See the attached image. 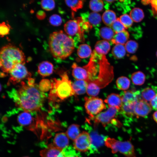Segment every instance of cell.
Returning <instances> with one entry per match:
<instances>
[{"instance_id":"bcb514c9","label":"cell","mask_w":157,"mask_h":157,"mask_svg":"<svg viewBox=\"0 0 157 157\" xmlns=\"http://www.w3.org/2000/svg\"><path fill=\"white\" fill-rule=\"evenodd\" d=\"M36 16L38 19L40 20H42L45 18L46 15L44 11L39 10L37 13Z\"/></svg>"},{"instance_id":"9c48e42d","label":"cell","mask_w":157,"mask_h":157,"mask_svg":"<svg viewBox=\"0 0 157 157\" xmlns=\"http://www.w3.org/2000/svg\"><path fill=\"white\" fill-rule=\"evenodd\" d=\"M92 142L89 133L87 131H83L74 141V149L80 152L87 151L91 148Z\"/></svg>"},{"instance_id":"9a60e30c","label":"cell","mask_w":157,"mask_h":157,"mask_svg":"<svg viewBox=\"0 0 157 157\" xmlns=\"http://www.w3.org/2000/svg\"><path fill=\"white\" fill-rule=\"evenodd\" d=\"M69 138L65 133H60L56 134L53 143L58 148L63 150L67 148L69 144Z\"/></svg>"},{"instance_id":"ffe728a7","label":"cell","mask_w":157,"mask_h":157,"mask_svg":"<svg viewBox=\"0 0 157 157\" xmlns=\"http://www.w3.org/2000/svg\"><path fill=\"white\" fill-rule=\"evenodd\" d=\"M129 37L128 32L126 30L115 33L111 41L113 44L124 45L128 41Z\"/></svg>"},{"instance_id":"d6986e66","label":"cell","mask_w":157,"mask_h":157,"mask_svg":"<svg viewBox=\"0 0 157 157\" xmlns=\"http://www.w3.org/2000/svg\"><path fill=\"white\" fill-rule=\"evenodd\" d=\"M110 46L106 40H102L97 41L94 46V51L99 55H105L109 51Z\"/></svg>"},{"instance_id":"5bb4252c","label":"cell","mask_w":157,"mask_h":157,"mask_svg":"<svg viewBox=\"0 0 157 157\" xmlns=\"http://www.w3.org/2000/svg\"><path fill=\"white\" fill-rule=\"evenodd\" d=\"M139 91L135 90L124 91L120 95L123 104H135L140 99Z\"/></svg>"},{"instance_id":"681fc988","label":"cell","mask_w":157,"mask_h":157,"mask_svg":"<svg viewBox=\"0 0 157 157\" xmlns=\"http://www.w3.org/2000/svg\"></svg>"},{"instance_id":"d590c367","label":"cell","mask_w":157,"mask_h":157,"mask_svg":"<svg viewBox=\"0 0 157 157\" xmlns=\"http://www.w3.org/2000/svg\"><path fill=\"white\" fill-rule=\"evenodd\" d=\"M124 46L126 51L130 53H135L138 47V43L133 40L128 41Z\"/></svg>"},{"instance_id":"1f68e13d","label":"cell","mask_w":157,"mask_h":157,"mask_svg":"<svg viewBox=\"0 0 157 157\" xmlns=\"http://www.w3.org/2000/svg\"><path fill=\"white\" fill-rule=\"evenodd\" d=\"M156 94L154 89L149 87L143 89L141 93L142 99L147 102H150Z\"/></svg>"},{"instance_id":"7a4b0ae2","label":"cell","mask_w":157,"mask_h":157,"mask_svg":"<svg viewBox=\"0 0 157 157\" xmlns=\"http://www.w3.org/2000/svg\"><path fill=\"white\" fill-rule=\"evenodd\" d=\"M99 70L95 79L88 83L86 93L91 97H95L100 90L110 83L114 77L113 67L108 62L105 55L97 54Z\"/></svg>"},{"instance_id":"e575fe53","label":"cell","mask_w":157,"mask_h":157,"mask_svg":"<svg viewBox=\"0 0 157 157\" xmlns=\"http://www.w3.org/2000/svg\"><path fill=\"white\" fill-rule=\"evenodd\" d=\"M89 6L90 9L93 12L101 11L103 9L104 3L101 0H92L90 1Z\"/></svg>"},{"instance_id":"7402d4cb","label":"cell","mask_w":157,"mask_h":157,"mask_svg":"<svg viewBox=\"0 0 157 157\" xmlns=\"http://www.w3.org/2000/svg\"><path fill=\"white\" fill-rule=\"evenodd\" d=\"M116 14L113 11L108 10L103 14L102 19L104 23L108 27H111L113 24L117 19Z\"/></svg>"},{"instance_id":"4316f807","label":"cell","mask_w":157,"mask_h":157,"mask_svg":"<svg viewBox=\"0 0 157 157\" xmlns=\"http://www.w3.org/2000/svg\"><path fill=\"white\" fill-rule=\"evenodd\" d=\"M126 52L124 45L117 44L113 48L112 53L115 58L119 59L123 58L125 56Z\"/></svg>"},{"instance_id":"277c9868","label":"cell","mask_w":157,"mask_h":157,"mask_svg":"<svg viewBox=\"0 0 157 157\" xmlns=\"http://www.w3.org/2000/svg\"><path fill=\"white\" fill-rule=\"evenodd\" d=\"M25 57L22 51L16 46L10 44L1 47L0 51V67L2 76L9 72L17 65L24 64Z\"/></svg>"},{"instance_id":"ab89813d","label":"cell","mask_w":157,"mask_h":157,"mask_svg":"<svg viewBox=\"0 0 157 157\" xmlns=\"http://www.w3.org/2000/svg\"><path fill=\"white\" fill-rule=\"evenodd\" d=\"M111 27L115 33L126 30V29L120 22L118 18L113 24Z\"/></svg>"},{"instance_id":"5b68a950","label":"cell","mask_w":157,"mask_h":157,"mask_svg":"<svg viewBox=\"0 0 157 157\" xmlns=\"http://www.w3.org/2000/svg\"><path fill=\"white\" fill-rule=\"evenodd\" d=\"M60 76L61 79L54 78L51 82L49 98L52 102L63 101L75 94L67 73L65 72Z\"/></svg>"},{"instance_id":"2e32d148","label":"cell","mask_w":157,"mask_h":157,"mask_svg":"<svg viewBox=\"0 0 157 157\" xmlns=\"http://www.w3.org/2000/svg\"><path fill=\"white\" fill-rule=\"evenodd\" d=\"M72 75L76 80H85L87 82L88 74L87 69L84 66L81 67L74 63L72 66Z\"/></svg>"},{"instance_id":"603a6c76","label":"cell","mask_w":157,"mask_h":157,"mask_svg":"<svg viewBox=\"0 0 157 157\" xmlns=\"http://www.w3.org/2000/svg\"><path fill=\"white\" fill-rule=\"evenodd\" d=\"M135 104H123L119 111L124 116L128 118L136 116L134 113V106Z\"/></svg>"},{"instance_id":"4fadbf2b","label":"cell","mask_w":157,"mask_h":157,"mask_svg":"<svg viewBox=\"0 0 157 157\" xmlns=\"http://www.w3.org/2000/svg\"><path fill=\"white\" fill-rule=\"evenodd\" d=\"M40 155L41 157H65L63 150L58 148L53 143L41 151Z\"/></svg>"},{"instance_id":"f546056e","label":"cell","mask_w":157,"mask_h":157,"mask_svg":"<svg viewBox=\"0 0 157 157\" xmlns=\"http://www.w3.org/2000/svg\"><path fill=\"white\" fill-rule=\"evenodd\" d=\"M87 19V21L86 22H88L92 26H94L99 25L101 20V15L97 13L93 12L88 14Z\"/></svg>"},{"instance_id":"e0dca14e","label":"cell","mask_w":157,"mask_h":157,"mask_svg":"<svg viewBox=\"0 0 157 157\" xmlns=\"http://www.w3.org/2000/svg\"><path fill=\"white\" fill-rule=\"evenodd\" d=\"M53 70V64L48 61L41 62L38 66V72L43 77L50 75L52 73Z\"/></svg>"},{"instance_id":"836d02e7","label":"cell","mask_w":157,"mask_h":157,"mask_svg":"<svg viewBox=\"0 0 157 157\" xmlns=\"http://www.w3.org/2000/svg\"><path fill=\"white\" fill-rule=\"evenodd\" d=\"M65 2L72 11L74 12L82 8L83 5V1L82 0H65Z\"/></svg>"},{"instance_id":"83f0119b","label":"cell","mask_w":157,"mask_h":157,"mask_svg":"<svg viewBox=\"0 0 157 157\" xmlns=\"http://www.w3.org/2000/svg\"><path fill=\"white\" fill-rule=\"evenodd\" d=\"M99 33L100 37L106 41L111 40L115 34L111 28L108 27L101 28Z\"/></svg>"},{"instance_id":"8fae6325","label":"cell","mask_w":157,"mask_h":157,"mask_svg":"<svg viewBox=\"0 0 157 157\" xmlns=\"http://www.w3.org/2000/svg\"><path fill=\"white\" fill-rule=\"evenodd\" d=\"M119 110L116 108L109 107L106 111L101 113L91 118L93 119L94 123H100L105 126L115 120L114 117Z\"/></svg>"},{"instance_id":"d4e9b609","label":"cell","mask_w":157,"mask_h":157,"mask_svg":"<svg viewBox=\"0 0 157 157\" xmlns=\"http://www.w3.org/2000/svg\"><path fill=\"white\" fill-rule=\"evenodd\" d=\"M78 56L81 58H86L92 54L90 46L87 44H82L78 47L77 51Z\"/></svg>"},{"instance_id":"ac0fdd59","label":"cell","mask_w":157,"mask_h":157,"mask_svg":"<svg viewBox=\"0 0 157 157\" xmlns=\"http://www.w3.org/2000/svg\"><path fill=\"white\" fill-rule=\"evenodd\" d=\"M104 101L109 107H115L119 110L123 104L120 95L115 93H112L109 95Z\"/></svg>"},{"instance_id":"b9f144b4","label":"cell","mask_w":157,"mask_h":157,"mask_svg":"<svg viewBox=\"0 0 157 157\" xmlns=\"http://www.w3.org/2000/svg\"><path fill=\"white\" fill-rule=\"evenodd\" d=\"M10 26L5 22H3L0 24V35L1 37L8 34L10 32Z\"/></svg>"},{"instance_id":"8992f818","label":"cell","mask_w":157,"mask_h":157,"mask_svg":"<svg viewBox=\"0 0 157 157\" xmlns=\"http://www.w3.org/2000/svg\"><path fill=\"white\" fill-rule=\"evenodd\" d=\"M105 143L113 153L119 152L126 157H136L134 146L129 141H122L108 138L105 140Z\"/></svg>"},{"instance_id":"ba28073f","label":"cell","mask_w":157,"mask_h":157,"mask_svg":"<svg viewBox=\"0 0 157 157\" xmlns=\"http://www.w3.org/2000/svg\"><path fill=\"white\" fill-rule=\"evenodd\" d=\"M83 20L81 17L67 21L64 24V30L66 33L70 36L78 35L83 40V33L85 31L83 27Z\"/></svg>"},{"instance_id":"4dcf8cb0","label":"cell","mask_w":157,"mask_h":157,"mask_svg":"<svg viewBox=\"0 0 157 157\" xmlns=\"http://www.w3.org/2000/svg\"><path fill=\"white\" fill-rule=\"evenodd\" d=\"M131 79L135 85H142L145 81V76L142 72L138 71L133 73L131 76Z\"/></svg>"},{"instance_id":"74e56055","label":"cell","mask_w":157,"mask_h":157,"mask_svg":"<svg viewBox=\"0 0 157 157\" xmlns=\"http://www.w3.org/2000/svg\"><path fill=\"white\" fill-rule=\"evenodd\" d=\"M51 87V82L47 79H42L40 82L38 87L40 90L43 92L48 91L50 90Z\"/></svg>"},{"instance_id":"60d3db41","label":"cell","mask_w":157,"mask_h":157,"mask_svg":"<svg viewBox=\"0 0 157 157\" xmlns=\"http://www.w3.org/2000/svg\"><path fill=\"white\" fill-rule=\"evenodd\" d=\"M61 17L57 14L52 15L49 18V22L50 24L54 26H58L62 23Z\"/></svg>"},{"instance_id":"8d00e7d4","label":"cell","mask_w":157,"mask_h":157,"mask_svg":"<svg viewBox=\"0 0 157 157\" xmlns=\"http://www.w3.org/2000/svg\"><path fill=\"white\" fill-rule=\"evenodd\" d=\"M118 18L126 29L132 26L133 21L129 15L124 14L121 15Z\"/></svg>"},{"instance_id":"f35d334b","label":"cell","mask_w":157,"mask_h":157,"mask_svg":"<svg viewBox=\"0 0 157 157\" xmlns=\"http://www.w3.org/2000/svg\"><path fill=\"white\" fill-rule=\"evenodd\" d=\"M40 4L42 8L46 11L52 10L55 7V2L54 0H42L41 1Z\"/></svg>"},{"instance_id":"cb8c5ba5","label":"cell","mask_w":157,"mask_h":157,"mask_svg":"<svg viewBox=\"0 0 157 157\" xmlns=\"http://www.w3.org/2000/svg\"><path fill=\"white\" fill-rule=\"evenodd\" d=\"M30 113L24 111L19 115L17 120L21 125L27 126L32 123L33 119Z\"/></svg>"},{"instance_id":"44dd1931","label":"cell","mask_w":157,"mask_h":157,"mask_svg":"<svg viewBox=\"0 0 157 157\" xmlns=\"http://www.w3.org/2000/svg\"><path fill=\"white\" fill-rule=\"evenodd\" d=\"M88 82L85 80H76L72 83L75 94L77 95L83 94L86 92Z\"/></svg>"},{"instance_id":"d6a6232c","label":"cell","mask_w":157,"mask_h":157,"mask_svg":"<svg viewBox=\"0 0 157 157\" xmlns=\"http://www.w3.org/2000/svg\"><path fill=\"white\" fill-rule=\"evenodd\" d=\"M116 84L119 89L122 90H126L129 87L130 84V81L126 77L121 76L117 79Z\"/></svg>"},{"instance_id":"c3c4849f","label":"cell","mask_w":157,"mask_h":157,"mask_svg":"<svg viewBox=\"0 0 157 157\" xmlns=\"http://www.w3.org/2000/svg\"><path fill=\"white\" fill-rule=\"evenodd\" d=\"M156 57H157V51L156 52Z\"/></svg>"},{"instance_id":"52a82bcc","label":"cell","mask_w":157,"mask_h":157,"mask_svg":"<svg viewBox=\"0 0 157 157\" xmlns=\"http://www.w3.org/2000/svg\"><path fill=\"white\" fill-rule=\"evenodd\" d=\"M85 108L87 113L92 118L106 108L103 100L95 97H85Z\"/></svg>"},{"instance_id":"30bf717a","label":"cell","mask_w":157,"mask_h":157,"mask_svg":"<svg viewBox=\"0 0 157 157\" xmlns=\"http://www.w3.org/2000/svg\"><path fill=\"white\" fill-rule=\"evenodd\" d=\"M9 73L10 75L9 82L13 84L18 83L26 78H28L31 76L24 64H21L16 65Z\"/></svg>"},{"instance_id":"f1b7e54d","label":"cell","mask_w":157,"mask_h":157,"mask_svg":"<svg viewBox=\"0 0 157 157\" xmlns=\"http://www.w3.org/2000/svg\"><path fill=\"white\" fill-rule=\"evenodd\" d=\"M129 15L133 21L136 22L141 21L144 17L143 11L138 8H135L132 9L130 12Z\"/></svg>"},{"instance_id":"f6af8a7d","label":"cell","mask_w":157,"mask_h":157,"mask_svg":"<svg viewBox=\"0 0 157 157\" xmlns=\"http://www.w3.org/2000/svg\"><path fill=\"white\" fill-rule=\"evenodd\" d=\"M151 5L154 13L157 15V0L149 1Z\"/></svg>"},{"instance_id":"7bdbcfd3","label":"cell","mask_w":157,"mask_h":157,"mask_svg":"<svg viewBox=\"0 0 157 157\" xmlns=\"http://www.w3.org/2000/svg\"><path fill=\"white\" fill-rule=\"evenodd\" d=\"M63 151L65 154V157H77L73 149L71 150L70 152L69 150L67 152L65 149H64Z\"/></svg>"},{"instance_id":"ee69618b","label":"cell","mask_w":157,"mask_h":157,"mask_svg":"<svg viewBox=\"0 0 157 157\" xmlns=\"http://www.w3.org/2000/svg\"><path fill=\"white\" fill-rule=\"evenodd\" d=\"M150 104L153 109L157 110V94L150 101Z\"/></svg>"},{"instance_id":"6da1fadb","label":"cell","mask_w":157,"mask_h":157,"mask_svg":"<svg viewBox=\"0 0 157 157\" xmlns=\"http://www.w3.org/2000/svg\"><path fill=\"white\" fill-rule=\"evenodd\" d=\"M10 96L16 106L24 111H38L42 106L46 96L35 84L30 85L22 81L17 89H13Z\"/></svg>"},{"instance_id":"484cf974","label":"cell","mask_w":157,"mask_h":157,"mask_svg":"<svg viewBox=\"0 0 157 157\" xmlns=\"http://www.w3.org/2000/svg\"><path fill=\"white\" fill-rule=\"evenodd\" d=\"M66 133L69 139L74 141L80 133L79 126L72 124L69 127Z\"/></svg>"},{"instance_id":"3957f363","label":"cell","mask_w":157,"mask_h":157,"mask_svg":"<svg viewBox=\"0 0 157 157\" xmlns=\"http://www.w3.org/2000/svg\"><path fill=\"white\" fill-rule=\"evenodd\" d=\"M48 43L51 54L57 59H65L72 54L75 47L74 39L62 30L51 33Z\"/></svg>"},{"instance_id":"7c38bea8","label":"cell","mask_w":157,"mask_h":157,"mask_svg":"<svg viewBox=\"0 0 157 157\" xmlns=\"http://www.w3.org/2000/svg\"><path fill=\"white\" fill-rule=\"evenodd\" d=\"M151 107L147 102L140 99L136 103L134 106V113L137 117H144L151 112Z\"/></svg>"},{"instance_id":"7dc6e473","label":"cell","mask_w":157,"mask_h":157,"mask_svg":"<svg viewBox=\"0 0 157 157\" xmlns=\"http://www.w3.org/2000/svg\"><path fill=\"white\" fill-rule=\"evenodd\" d=\"M153 117L154 120L157 123V111L154 113L153 115Z\"/></svg>"}]
</instances>
